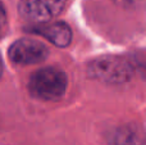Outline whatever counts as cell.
Returning a JSON list of instances; mask_svg holds the SVG:
<instances>
[{
	"label": "cell",
	"mask_w": 146,
	"mask_h": 145,
	"mask_svg": "<svg viewBox=\"0 0 146 145\" xmlns=\"http://www.w3.org/2000/svg\"><path fill=\"white\" fill-rule=\"evenodd\" d=\"M28 89L32 96L46 102H55L63 98L67 89V76L56 67H45L31 76Z\"/></svg>",
	"instance_id": "1"
},
{
	"label": "cell",
	"mask_w": 146,
	"mask_h": 145,
	"mask_svg": "<svg viewBox=\"0 0 146 145\" xmlns=\"http://www.w3.org/2000/svg\"><path fill=\"white\" fill-rule=\"evenodd\" d=\"M90 77L106 84H124L133 74V68L126 58L105 55L94 59L87 66Z\"/></svg>",
	"instance_id": "2"
},
{
	"label": "cell",
	"mask_w": 146,
	"mask_h": 145,
	"mask_svg": "<svg viewBox=\"0 0 146 145\" xmlns=\"http://www.w3.org/2000/svg\"><path fill=\"white\" fill-rule=\"evenodd\" d=\"M66 0H21L19 13L30 22H49L60 14Z\"/></svg>",
	"instance_id": "3"
},
{
	"label": "cell",
	"mask_w": 146,
	"mask_h": 145,
	"mask_svg": "<svg viewBox=\"0 0 146 145\" xmlns=\"http://www.w3.org/2000/svg\"><path fill=\"white\" fill-rule=\"evenodd\" d=\"M48 48L33 39H19L9 48V59L19 66H30L48 58Z\"/></svg>",
	"instance_id": "4"
},
{
	"label": "cell",
	"mask_w": 146,
	"mask_h": 145,
	"mask_svg": "<svg viewBox=\"0 0 146 145\" xmlns=\"http://www.w3.org/2000/svg\"><path fill=\"white\" fill-rule=\"evenodd\" d=\"M32 31L37 35H41L54 44L58 48H66L71 44L72 31L69 26L64 22H49L38 23V26L32 28Z\"/></svg>",
	"instance_id": "5"
},
{
	"label": "cell",
	"mask_w": 146,
	"mask_h": 145,
	"mask_svg": "<svg viewBox=\"0 0 146 145\" xmlns=\"http://www.w3.org/2000/svg\"><path fill=\"white\" fill-rule=\"evenodd\" d=\"M144 132L133 125L118 128L110 139V145H144Z\"/></svg>",
	"instance_id": "6"
},
{
	"label": "cell",
	"mask_w": 146,
	"mask_h": 145,
	"mask_svg": "<svg viewBox=\"0 0 146 145\" xmlns=\"http://www.w3.org/2000/svg\"><path fill=\"white\" fill-rule=\"evenodd\" d=\"M8 30V18H7V12H5L4 7H3L1 1H0V37L7 33Z\"/></svg>",
	"instance_id": "7"
},
{
	"label": "cell",
	"mask_w": 146,
	"mask_h": 145,
	"mask_svg": "<svg viewBox=\"0 0 146 145\" xmlns=\"http://www.w3.org/2000/svg\"><path fill=\"white\" fill-rule=\"evenodd\" d=\"M1 74H3V62L1 58H0V78H1Z\"/></svg>",
	"instance_id": "8"
},
{
	"label": "cell",
	"mask_w": 146,
	"mask_h": 145,
	"mask_svg": "<svg viewBox=\"0 0 146 145\" xmlns=\"http://www.w3.org/2000/svg\"><path fill=\"white\" fill-rule=\"evenodd\" d=\"M115 1H122V3H124V4H127V3H132V1H135V0H115Z\"/></svg>",
	"instance_id": "9"
}]
</instances>
